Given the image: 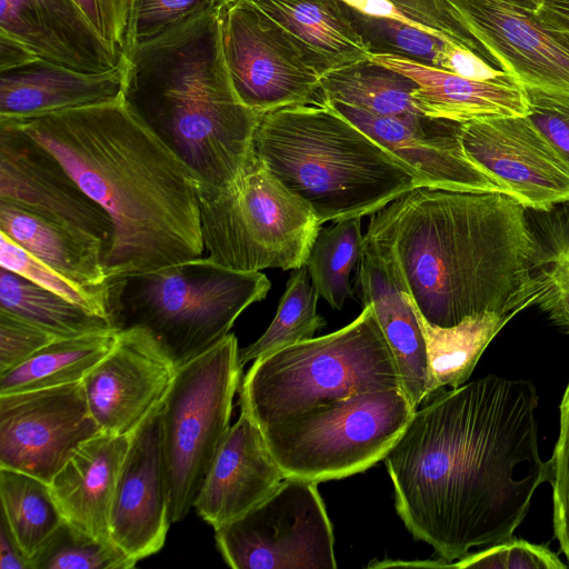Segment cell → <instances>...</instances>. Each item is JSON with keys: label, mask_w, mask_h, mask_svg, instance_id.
I'll use <instances>...</instances> for the list:
<instances>
[{"label": "cell", "mask_w": 569, "mask_h": 569, "mask_svg": "<svg viewBox=\"0 0 569 569\" xmlns=\"http://www.w3.org/2000/svg\"><path fill=\"white\" fill-rule=\"evenodd\" d=\"M423 402L383 462L405 526L450 567L513 537L550 461L539 453L530 380L487 375Z\"/></svg>", "instance_id": "6da1fadb"}, {"label": "cell", "mask_w": 569, "mask_h": 569, "mask_svg": "<svg viewBox=\"0 0 569 569\" xmlns=\"http://www.w3.org/2000/svg\"><path fill=\"white\" fill-rule=\"evenodd\" d=\"M48 149L112 222L108 278L203 256L196 180L118 100L0 119Z\"/></svg>", "instance_id": "7a4b0ae2"}, {"label": "cell", "mask_w": 569, "mask_h": 569, "mask_svg": "<svg viewBox=\"0 0 569 569\" xmlns=\"http://www.w3.org/2000/svg\"><path fill=\"white\" fill-rule=\"evenodd\" d=\"M410 296L430 325L532 305L533 243L525 207L499 192L415 188L378 211Z\"/></svg>", "instance_id": "3957f363"}, {"label": "cell", "mask_w": 569, "mask_h": 569, "mask_svg": "<svg viewBox=\"0 0 569 569\" xmlns=\"http://www.w3.org/2000/svg\"><path fill=\"white\" fill-rule=\"evenodd\" d=\"M123 70L121 101L196 182L223 188L242 174L263 114L233 89L217 8L128 48Z\"/></svg>", "instance_id": "277c9868"}, {"label": "cell", "mask_w": 569, "mask_h": 569, "mask_svg": "<svg viewBox=\"0 0 569 569\" xmlns=\"http://www.w3.org/2000/svg\"><path fill=\"white\" fill-rule=\"evenodd\" d=\"M252 147L321 224L371 216L422 187L410 168L322 98L264 113Z\"/></svg>", "instance_id": "5b68a950"}, {"label": "cell", "mask_w": 569, "mask_h": 569, "mask_svg": "<svg viewBox=\"0 0 569 569\" xmlns=\"http://www.w3.org/2000/svg\"><path fill=\"white\" fill-rule=\"evenodd\" d=\"M271 288L260 271H238L199 257L106 282L107 318L116 331H147L177 367L212 347Z\"/></svg>", "instance_id": "8992f818"}, {"label": "cell", "mask_w": 569, "mask_h": 569, "mask_svg": "<svg viewBox=\"0 0 569 569\" xmlns=\"http://www.w3.org/2000/svg\"><path fill=\"white\" fill-rule=\"evenodd\" d=\"M391 388H402L399 370L373 308L366 305L335 332L253 360L239 405L262 429L337 399Z\"/></svg>", "instance_id": "52a82bcc"}, {"label": "cell", "mask_w": 569, "mask_h": 569, "mask_svg": "<svg viewBox=\"0 0 569 569\" xmlns=\"http://www.w3.org/2000/svg\"><path fill=\"white\" fill-rule=\"evenodd\" d=\"M196 190L208 258L238 271L305 266L321 223L254 153L231 184Z\"/></svg>", "instance_id": "ba28073f"}, {"label": "cell", "mask_w": 569, "mask_h": 569, "mask_svg": "<svg viewBox=\"0 0 569 569\" xmlns=\"http://www.w3.org/2000/svg\"><path fill=\"white\" fill-rule=\"evenodd\" d=\"M416 409L402 388L365 391L261 430L286 478L319 483L362 472L383 460Z\"/></svg>", "instance_id": "9c48e42d"}, {"label": "cell", "mask_w": 569, "mask_h": 569, "mask_svg": "<svg viewBox=\"0 0 569 569\" xmlns=\"http://www.w3.org/2000/svg\"><path fill=\"white\" fill-rule=\"evenodd\" d=\"M234 333L177 368L161 408L162 449L171 522L194 506L230 429L242 366Z\"/></svg>", "instance_id": "30bf717a"}, {"label": "cell", "mask_w": 569, "mask_h": 569, "mask_svg": "<svg viewBox=\"0 0 569 569\" xmlns=\"http://www.w3.org/2000/svg\"><path fill=\"white\" fill-rule=\"evenodd\" d=\"M317 482L289 477L241 518L214 528L234 569H336L333 531Z\"/></svg>", "instance_id": "8fae6325"}, {"label": "cell", "mask_w": 569, "mask_h": 569, "mask_svg": "<svg viewBox=\"0 0 569 569\" xmlns=\"http://www.w3.org/2000/svg\"><path fill=\"white\" fill-rule=\"evenodd\" d=\"M224 63L240 101L259 114L321 100V77L289 36L247 0L217 7Z\"/></svg>", "instance_id": "7c38bea8"}, {"label": "cell", "mask_w": 569, "mask_h": 569, "mask_svg": "<svg viewBox=\"0 0 569 569\" xmlns=\"http://www.w3.org/2000/svg\"><path fill=\"white\" fill-rule=\"evenodd\" d=\"M100 432L82 381L0 395V468L49 485L72 455Z\"/></svg>", "instance_id": "4fadbf2b"}, {"label": "cell", "mask_w": 569, "mask_h": 569, "mask_svg": "<svg viewBox=\"0 0 569 569\" xmlns=\"http://www.w3.org/2000/svg\"><path fill=\"white\" fill-rule=\"evenodd\" d=\"M466 156L526 208L545 209L569 198V167L527 116H491L462 122Z\"/></svg>", "instance_id": "5bb4252c"}, {"label": "cell", "mask_w": 569, "mask_h": 569, "mask_svg": "<svg viewBox=\"0 0 569 569\" xmlns=\"http://www.w3.org/2000/svg\"><path fill=\"white\" fill-rule=\"evenodd\" d=\"M355 280L362 305L373 308L402 388L417 408L432 395L426 339L391 231L378 211L370 216L363 234Z\"/></svg>", "instance_id": "9a60e30c"}, {"label": "cell", "mask_w": 569, "mask_h": 569, "mask_svg": "<svg viewBox=\"0 0 569 569\" xmlns=\"http://www.w3.org/2000/svg\"><path fill=\"white\" fill-rule=\"evenodd\" d=\"M0 200L104 244L112 237L108 213L48 149L14 126L0 122ZM104 254V253H103Z\"/></svg>", "instance_id": "2e32d148"}, {"label": "cell", "mask_w": 569, "mask_h": 569, "mask_svg": "<svg viewBox=\"0 0 569 569\" xmlns=\"http://www.w3.org/2000/svg\"><path fill=\"white\" fill-rule=\"evenodd\" d=\"M117 332L112 349L82 385L100 431L131 436L163 403L178 367L147 331Z\"/></svg>", "instance_id": "e0dca14e"}, {"label": "cell", "mask_w": 569, "mask_h": 569, "mask_svg": "<svg viewBox=\"0 0 569 569\" xmlns=\"http://www.w3.org/2000/svg\"><path fill=\"white\" fill-rule=\"evenodd\" d=\"M521 87L569 92V33L500 0H447Z\"/></svg>", "instance_id": "ac0fdd59"}, {"label": "cell", "mask_w": 569, "mask_h": 569, "mask_svg": "<svg viewBox=\"0 0 569 569\" xmlns=\"http://www.w3.org/2000/svg\"><path fill=\"white\" fill-rule=\"evenodd\" d=\"M162 405L131 435L110 515L111 541L137 562L163 547L172 523L162 449Z\"/></svg>", "instance_id": "d6986e66"}, {"label": "cell", "mask_w": 569, "mask_h": 569, "mask_svg": "<svg viewBox=\"0 0 569 569\" xmlns=\"http://www.w3.org/2000/svg\"><path fill=\"white\" fill-rule=\"evenodd\" d=\"M0 34L37 58L81 72L110 71L123 57L101 38L76 0H1Z\"/></svg>", "instance_id": "ffe728a7"}, {"label": "cell", "mask_w": 569, "mask_h": 569, "mask_svg": "<svg viewBox=\"0 0 569 569\" xmlns=\"http://www.w3.org/2000/svg\"><path fill=\"white\" fill-rule=\"evenodd\" d=\"M283 479L286 476L261 428L241 411L230 427L193 507L214 529L248 513Z\"/></svg>", "instance_id": "44dd1931"}, {"label": "cell", "mask_w": 569, "mask_h": 569, "mask_svg": "<svg viewBox=\"0 0 569 569\" xmlns=\"http://www.w3.org/2000/svg\"><path fill=\"white\" fill-rule=\"evenodd\" d=\"M327 102L400 159L418 177L422 187L508 194L466 156L460 136L430 138L399 119L375 114L342 102Z\"/></svg>", "instance_id": "7402d4cb"}, {"label": "cell", "mask_w": 569, "mask_h": 569, "mask_svg": "<svg viewBox=\"0 0 569 569\" xmlns=\"http://www.w3.org/2000/svg\"><path fill=\"white\" fill-rule=\"evenodd\" d=\"M130 440L131 436L96 435L49 483L63 520L104 543H113L110 515Z\"/></svg>", "instance_id": "603a6c76"}, {"label": "cell", "mask_w": 569, "mask_h": 569, "mask_svg": "<svg viewBox=\"0 0 569 569\" xmlns=\"http://www.w3.org/2000/svg\"><path fill=\"white\" fill-rule=\"evenodd\" d=\"M370 61L411 79L416 107L433 119L466 122L491 116H527L522 87L513 77L469 79L391 53H371Z\"/></svg>", "instance_id": "cb8c5ba5"}, {"label": "cell", "mask_w": 569, "mask_h": 569, "mask_svg": "<svg viewBox=\"0 0 569 569\" xmlns=\"http://www.w3.org/2000/svg\"><path fill=\"white\" fill-rule=\"evenodd\" d=\"M121 63L106 72H81L40 58L0 71V119L37 117L120 99Z\"/></svg>", "instance_id": "d4e9b609"}, {"label": "cell", "mask_w": 569, "mask_h": 569, "mask_svg": "<svg viewBox=\"0 0 569 569\" xmlns=\"http://www.w3.org/2000/svg\"><path fill=\"white\" fill-rule=\"evenodd\" d=\"M273 20L322 78L370 61L371 49L341 0H247Z\"/></svg>", "instance_id": "484cf974"}, {"label": "cell", "mask_w": 569, "mask_h": 569, "mask_svg": "<svg viewBox=\"0 0 569 569\" xmlns=\"http://www.w3.org/2000/svg\"><path fill=\"white\" fill-rule=\"evenodd\" d=\"M0 232L106 302L101 240L0 200ZM107 310V309H106Z\"/></svg>", "instance_id": "4316f807"}, {"label": "cell", "mask_w": 569, "mask_h": 569, "mask_svg": "<svg viewBox=\"0 0 569 569\" xmlns=\"http://www.w3.org/2000/svg\"><path fill=\"white\" fill-rule=\"evenodd\" d=\"M416 88L408 77L371 61L321 78V97L327 101L399 119L430 138L458 137L462 122L426 117L413 101Z\"/></svg>", "instance_id": "83f0119b"}, {"label": "cell", "mask_w": 569, "mask_h": 569, "mask_svg": "<svg viewBox=\"0 0 569 569\" xmlns=\"http://www.w3.org/2000/svg\"><path fill=\"white\" fill-rule=\"evenodd\" d=\"M117 331L57 339L22 365L0 375V395L82 381L112 349Z\"/></svg>", "instance_id": "f1b7e54d"}, {"label": "cell", "mask_w": 569, "mask_h": 569, "mask_svg": "<svg viewBox=\"0 0 569 569\" xmlns=\"http://www.w3.org/2000/svg\"><path fill=\"white\" fill-rule=\"evenodd\" d=\"M418 315L426 339L432 395L445 387L466 383L489 342L512 318L486 312L452 327H438L427 322L419 311Z\"/></svg>", "instance_id": "f546056e"}, {"label": "cell", "mask_w": 569, "mask_h": 569, "mask_svg": "<svg viewBox=\"0 0 569 569\" xmlns=\"http://www.w3.org/2000/svg\"><path fill=\"white\" fill-rule=\"evenodd\" d=\"M0 309L38 326L56 339L114 330L107 318L3 268H0Z\"/></svg>", "instance_id": "4dcf8cb0"}, {"label": "cell", "mask_w": 569, "mask_h": 569, "mask_svg": "<svg viewBox=\"0 0 569 569\" xmlns=\"http://www.w3.org/2000/svg\"><path fill=\"white\" fill-rule=\"evenodd\" d=\"M1 520L29 560L64 521L47 482L0 468Z\"/></svg>", "instance_id": "1f68e13d"}, {"label": "cell", "mask_w": 569, "mask_h": 569, "mask_svg": "<svg viewBox=\"0 0 569 569\" xmlns=\"http://www.w3.org/2000/svg\"><path fill=\"white\" fill-rule=\"evenodd\" d=\"M363 243L361 218L320 228L306 260V268L319 297L341 310L355 297L350 274L357 268Z\"/></svg>", "instance_id": "d6a6232c"}, {"label": "cell", "mask_w": 569, "mask_h": 569, "mask_svg": "<svg viewBox=\"0 0 569 569\" xmlns=\"http://www.w3.org/2000/svg\"><path fill=\"white\" fill-rule=\"evenodd\" d=\"M318 298L306 266L291 270L273 320L259 339L240 350L241 366L313 338L326 326L317 312Z\"/></svg>", "instance_id": "836d02e7"}, {"label": "cell", "mask_w": 569, "mask_h": 569, "mask_svg": "<svg viewBox=\"0 0 569 569\" xmlns=\"http://www.w3.org/2000/svg\"><path fill=\"white\" fill-rule=\"evenodd\" d=\"M137 561L63 521L30 559V569H129Z\"/></svg>", "instance_id": "e575fe53"}, {"label": "cell", "mask_w": 569, "mask_h": 569, "mask_svg": "<svg viewBox=\"0 0 569 569\" xmlns=\"http://www.w3.org/2000/svg\"><path fill=\"white\" fill-rule=\"evenodd\" d=\"M351 10L371 53L399 54L436 67L440 53L449 43L406 22Z\"/></svg>", "instance_id": "d590c367"}, {"label": "cell", "mask_w": 569, "mask_h": 569, "mask_svg": "<svg viewBox=\"0 0 569 569\" xmlns=\"http://www.w3.org/2000/svg\"><path fill=\"white\" fill-rule=\"evenodd\" d=\"M0 268L12 271L97 315L107 318L106 302L33 257L0 232ZM108 319V318H107Z\"/></svg>", "instance_id": "8d00e7d4"}, {"label": "cell", "mask_w": 569, "mask_h": 569, "mask_svg": "<svg viewBox=\"0 0 569 569\" xmlns=\"http://www.w3.org/2000/svg\"><path fill=\"white\" fill-rule=\"evenodd\" d=\"M218 6L219 0H130L126 50L168 32Z\"/></svg>", "instance_id": "74e56055"}, {"label": "cell", "mask_w": 569, "mask_h": 569, "mask_svg": "<svg viewBox=\"0 0 569 569\" xmlns=\"http://www.w3.org/2000/svg\"><path fill=\"white\" fill-rule=\"evenodd\" d=\"M405 16L437 38L462 47L491 67L508 73L499 60L477 39L447 0H390Z\"/></svg>", "instance_id": "f35d334b"}, {"label": "cell", "mask_w": 569, "mask_h": 569, "mask_svg": "<svg viewBox=\"0 0 569 569\" xmlns=\"http://www.w3.org/2000/svg\"><path fill=\"white\" fill-rule=\"evenodd\" d=\"M525 214L533 243V273L555 263L569 262V198L545 209L525 207Z\"/></svg>", "instance_id": "ab89813d"}, {"label": "cell", "mask_w": 569, "mask_h": 569, "mask_svg": "<svg viewBox=\"0 0 569 569\" xmlns=\"http://www.w3.org/2000/svg\"><path fill=\"white\" fill-rule=\"evenodd\" d=\"M450 567L460 569H565L568 566L546 545H536L512 537L505 542L468 553L451 563Z\"/></svg>", "instance_id": "60d3db41"}, {"label": "cell", "mask_w": 569, "mask_h": 569, "mask_svg": "<svg viewBox=\"0 0 569 569\" xmlns=\"http://www.w3.org/2000/svg\"><path fill=\"white\" fill-rule=\"evenodd\" d=\"M559 435L550 461L553 531L569 563V381L559 406Z\"/></svg>", "instance_id": "b9f144b4"}, {"label": "cell", "mask_w": 569, "mask_h": 569, "mask_svg": "<svg viewBox=\"0 0 569 569\" xmlns=\"http://www.w3.org/2000/svg\"><path fill=\"white\" fill-rule=\"evenodd\" d=\"M528 119L569 167V92L522 87Z\"/></svg>", "instance_id": "7bdbcfd3"}, {"label": "cell", "mask_w": 569, "mask_h": 569, "mask_svg": "<svg viewBox=\"0 0 569 569\" xmlns=\"http://www.w3.org/2000/svg\"><path fill=\"white\" fill-rule=\"evenodd\" d=\"M54 340L46 330L0 309V375L22 365Z\"/></svg>", "instance_id": "ee69618b"}, {"label": "cell", "mask_w": 569, "mask_h": 569, "mask_svg": "<svg viewBox=\"0 0 569 569\" xmlns=\"http://www.w3.org/2000/svg\"><path fill=\"white\" fill-rule=\"evenodd\" d=\"M537 305L550 321L569 333V262L555 263L533 273Z\"/></svg>", "instance_id": "f6af8a7d"}, {"label": "cell", "mask_w": 569, "mask_h": 569, "mask_svg": "<svg viewBox=\"0 0 569 569\" xmlns=\"http://www.w3.org/2000/svg\"><path fill=\"white\" fill-rule=\"evenodd\" d=\"M94 29L112 48L123 54L130 0H76Z\"/></svg>", "instance_id": "bcb514c9"}, {"label": "cell", "mask_w": 569, "mask_h": 569, "mask_svg": "<svg viewBox=\"0 0 569 569\" xmlns=\"http://www.w3.org/2000/svg\"><path fill=\"white\" fill-rule=\"evenodd\" d=\"M436 68L476 80H497L512 77L491 67L473 52L451 42L443 48Z\"/></svg>", "instance_id": "7dc6e473"}, {"label": "cell", "mask_w": 569, "mask_h": 569, "mask_svg": "<svg viewBox=\"0 0 569 569\" xmlns=\"http://www.w3.org/2000/svg\"><path fill=\"white\" fill-rule=\"evenodd\" d=\"M0 568L30 569L29 560L16 543L3 520L0 525Z\"/></svg>", "instance_id": "c3c4849f"}, {"label": "cell", "mask_w": 569, "mask_h": 569, "mask_svg": "<svg viewBox=\"0 0 569 569\" xmlns=\"http://www.w3.org/2000/svg\"><path fill=\"white\" fill-rule=\"evenodd\" d=\"M34 59L37 57L22 44L0 34V71L17 68Z\"/></svg>", "instance_id": "681fc988"}, {"label": "cell", "mask_w": 569, "mask_h": 569, "mask_svg": "<svg viewBox=\"0 0 569 569\" xmlns=\"http://www.w3.org/2000/svg\"><path fill=\"white\" fill-rule=\"evenodd\" d=\"M537 14L548 24L569 33V0H540Z\"/></svg>", "instance_id": "f907efd6"}, {"label": "cell", "mask_w": 569, "mask_h": 569, "mask_svg": "<svg viewBox=\"0 0 569 569\" xmlns=\"http://www.w3.org/2000/svg\"><path fill=\"white\" fill-rule=\"evenodd\" d=\"M513 6L522 7L526 9L535 10L537 11L540 8V0H500Z\"/></svg>", "instance_id": "816d5d0a"}, {"label": "cell", "mask_w": 569, "mask_h": 569, "mask_svg": "<svg viewBox=\"0 0 569 569\" xmlns=\"http://www.w3.org/2000/svg\"><path fill=\"white\" fill-rule=\"evenodd\" d=\"M223 1H226V0H219V4L222 3Z\"/></svg>", "instance_id": "f5cc1de1"}]
</instances>
